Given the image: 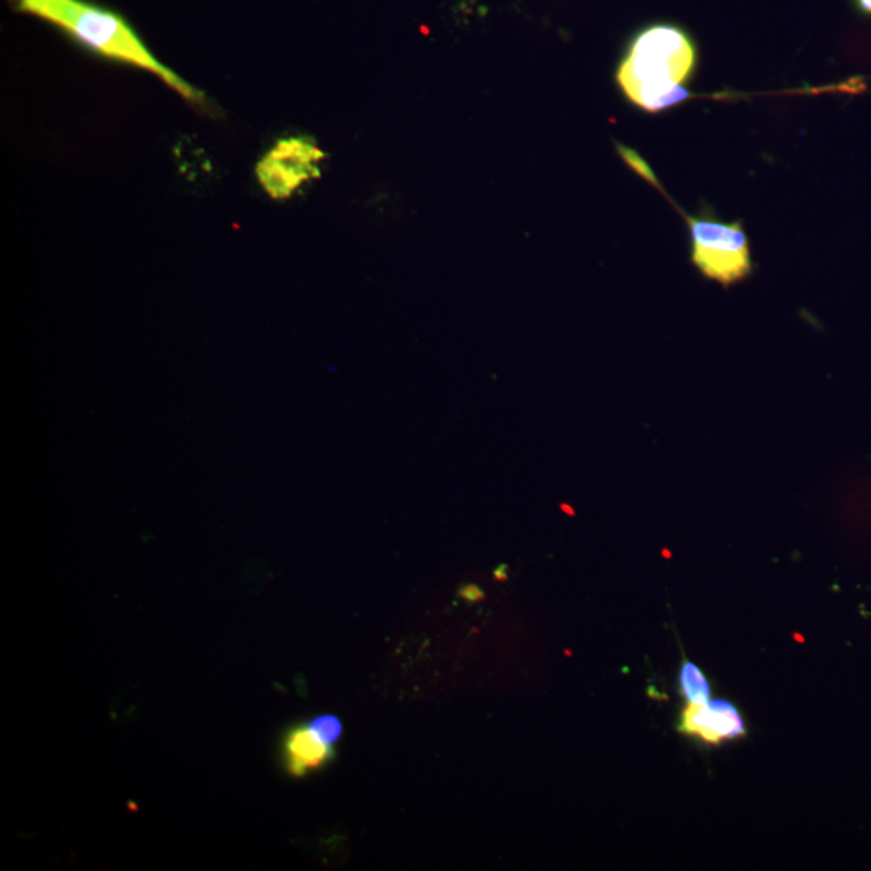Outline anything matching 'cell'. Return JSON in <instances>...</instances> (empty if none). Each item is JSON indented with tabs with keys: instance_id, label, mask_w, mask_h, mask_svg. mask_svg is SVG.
<instances>
[{
	"instance_id": "6da1fadb",
	"label": "cell",
	"mask_w": 871,
	"mask_h": 871,
	"mask_svg": "<svg viewBox=\"0 0 871 871\" xmlns=\"http://www.w3.org/2000/svg\"><path fill=\"white\" fill-rule=\"evenodd\" d=\"M696 62L691 36L680 26L657 23L634 36L618 67L617 83L639 109L662 112L692 97L684 83Z\"/></svg>"
},
{
	"instance_id": "7a4b0ae2",
	"label": "cell",
	"mask_w": 871,
	"mask_h": 871,
	"mask_svg": "<svg viewBox=\"0 0 871 871\" xmlns=\"http://www.w3.org/2000/svg\"><path fill=\"white\" fill-rule=\"evenodd\" d=\"M15 4L20 12L49 21L92 51L151 71L186 101L204 102V97L191 84L155 59L138 33L117 13L84 0H15Z\"/></svg>"
},
{
	"instance_id": "3957f363",
	"label": "cell",
	"mask_w": 871,
	"mask_h": 871,
	"mask_svg": "<svg viewBox=\"0 0 871 871\" xmlns=\"http://www.w3.org/2000/svg\"><path fill=\"white\" fill-rule=\"evenodd\" d=\"M691 234V262L707 280L731 288L754 273L751 242L741 221L723 223L713 217L681 213Z\"/></svg>"
},
{
	"instance_id": "277c9868",
	"label": "cell",
	"mask_w": 871,
	"mask_h": 871,
	"mask_svg": "<svg viewBox=\"0 0 871 871\" xmlns=\"http://www.w3.org/2000/svg\"><path fill=\"white\" fill-rule=\"evenodd\" d=\"M325 157L312 138L281 139L257 165V176L273 199L284 201L302 184L320 176V163Z\"/></svg>"
},
{
	"instance_id": "5b68a950",
	"label": "cell",
	"mask_w": 871,
	"mask_h": 871,
	"mask_svg": "<svg viewBox=\"0 0 871 871\" xmlns=\"http://www.w3.org/2000/svg\"><path fill=\"white\" fill-rule=\"evenodd\" d=\"M678 731L705 746H720L723 742L736 741L747 734L746 723L739 710L723 699L707 704L689 702L681 712Z\"/></svg>"
},
{
	"instance_id": "8992f818",
	"label": "cell",
	"mask_w": 871,
	"mask_h": 871,
	"mask_svg": "<svg viewBox=\"0 0 871 871\" xmlns=\"http://www.w3.org/2000/svg\"><path fill=\"white\" fill-rule=\"evenodd\" d=\"M333 759V744L321 738L312 726H296L284 739V760L289 773L304 776Z\"/></svg>"
},
{
	"instance_id": "52a82bcc",
	"label": "cell",
	"mask_w": 871,
	"mask_h": 871,
	"mask_svg": "<svg viewBox=\"0 0 871 871\" xmlns=\"http://www.w3.org/2000/svg\"><path fill=\"white\" fill-rule=\"evenodd\" d=\"M681 696L691 704H707L712 696V688L701 668L696 663L684 662L678 675Z\"/></svg>"
},
{
	"instance_id": "ba28073f",
	"label": "cell",
	"mask_w": 871,
	"mask_h": 871,
	"mask_svg": "<svg viewBox=\"0 0 871 871\" xmlns=\"http://www.w3.org/2000/svg\"><path fill=\"white\" fill-rule=\"evenodd\" d=\"M310 726L320 734L321 738L325 739V741L331 742V744L338 741L339 736L342 734L341 721L336 717H330V715L315 718V720L310 723Z\"/></svg>"
},
{
	"instance_id": "9c48e42d",
	"label": "cell",
	"mask_w": 871,
	"mask_h": 871,
	"mask_svg": "<svg viewBox=\"0 0 871 871\" xmlns=\"http://www.w3.org/2000/svg\"><path fill=\"white\" fill-rule=\"evenodd\" d=\"M462 597H465L468 601H478V599H483V592L476 588V586H468V588L463 589Z\"/></svg>"
},
{
	"instance_id": "30bf717a",
	"label": "cell",
	"mask_w": 871,
	"mask_h": 871,
	"mask_svg": "<svg viewBox=\"0 0 871 871\" xmlns=\"http://www.w3.org/2000/svg\"><path fill=\"white\" fill-rule=\"evenodd\" d=\"M852 4L862 15L871 17V0H852Z\"/></svg>"
}]
</instances>
